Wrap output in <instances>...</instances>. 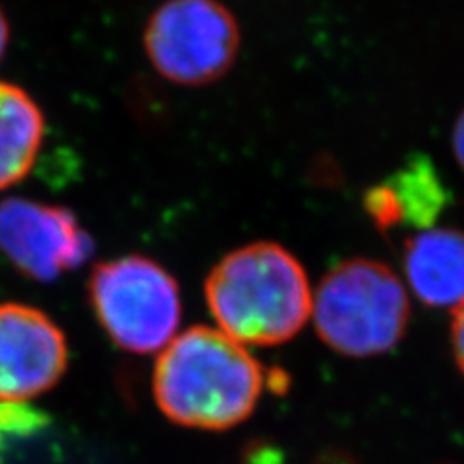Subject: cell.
I'll return each mask as SVG.
<instances>
[{
	"label": "cell",
	"mask_w": 464,
	"mask_h": 464,
	"mask_svg": "<svg viewBox=\"0 0 464 464\" xmlns=\"http://www.w3.org/2000/svg\"><path fill=\"white\" fill-rule=\"evenodd\" d=\"M90 302L109 339L132 354L163 351L182 317L177 281L145 256L99 264L90 279Z\"/></svg>",
	"instance_id": "cell-4"
},
{
	"label": "cell",
	"mask_w": 464,
	"mask_h": 464,
	"mask_svg": "<svg viewBox=\"0 0 464 464\" xmlns=\"http://www.w3.org/2000/svg\"><path fill=\"white\" fill-rule=\"evenodd\" d=\"M49 426L47 414L25 402H0V464H5L10 449L41 433Z\"/></svg>",
	"instance_id": "cell-11"
},
{
	"label": "cell",
	"mask_w": 464,
	"mask_h": 464,
	"mask_svg": "<svg viewBox=\"0 0 464 464\" xmlns=\"http://www.w3.org/2000/svg\"><path fill=\"white\" fill-rule=\"evenodd\" d=\"M383 186L395 206L399 227L428 230L449 203L445 184L431 159L422 153L412 155Z\"/></svg>",
	"instance_id": "cell-10"
},
{
	"label": "cell",
	"mask_w": 464,
	"mask_h": 464,
	"mask_svg": "<svg viewBox=\"0 0 464 464\" xmlns=\"http://www.w3.org/2000/svg\"><path fill=\"white\" fill-rule=\"evenodd\" d=\"M206 300L225 335L240 344L275 346L306 325L314 295L293 254L281 244L254 242L211 269Z\"/></svg>",
	"instance_id": "cell-2"
},
{
	"label": "cell",
	"mask_w": 464,
	"mask_h": 464,
	"mask_svg": "<svg viewBox=\"0 0 464 464\" xmlns=\"http://www.w3.org/2000/svg\"><path fill=\"white\" fill-rule=\"evenodd\" d=\"M314 325L331 351L351 358L391 353L411 322V300L393 269L382 261H341L319 283Z\"/></svg>",
	"instance_id": "cell-3"
},
{
	"label": "cell",
	"mask_w": 464,
	"mask_h": 464,
	"mask_svg": "<svg viewBox=\"0 0 464 464\" xmlns=\"http://www.w3.org/2000/svg\"><path fill=\"white\" fill-rule=\"evenodd\" d=\"M66 368V337L47 314L25 304H0V402L45 393Z\"/></svg>",
	"instance_id": "cell-7"
},
{
	"label": "cell",
	"mask_w": 464,
	"mask_h": 464,
	"mask_svg": "<svg viewBox=\"0 0 464 464\" xmlns=\"http://www.w3.org/2000/svg\"><path fill=\"white\" fill-rule=\"evenodd\" d=\"M240 45L238 20L221 0H165L143 27V51L153 70L182 87L225 78Z\"/></svg>",
	"instance_id": "cell-5"
},
{
	"label": "cell",
	"mask_w": 464,
	"mask_h": 464,
	"mask_svg": "<svg viewBox=\"0 0 464 464\" xmlns=\"http://www.w3.org/2000/svg\"><path fill=\"white\" fill-rule=\"evenodd\" d=\"M0 254L24 277L51 283L82 267L93 240L70 209L8 198L0 203Z\"/></svg>",
	"instance_id": "cell-6"
},
{
	"label": "cell",
	"mask_w": 464,
	"mask_h": 464,
	"mask_svg": "<svg viewBox=\"0 0 464 464\" xmlns=\"http://www.w3.org/2000/svg\"><path fill=\"white\" fill-rule=\"evenodd\" d=\"M266 389V370L221 329L174 337L153 372L155 402L170 422L223 431L248 420Z\"/></svg>",
	"instance_id": "cell-1"
},
{
	"label": "cell",
	"mask_w": 464,
	"mask_h": 464,
	"mask_svg": "<svg viewBox=\"0 0 464 464\" xmlns=\"http://www.w3.org/2000/svg\"><path fill=\"white\" fill-rule=\"evenodd\" d=\"M451 348L460 373L464 375V304L453 310L451 319Z\"/></svg>",
	"instance_id": "cell-12"
},
{
	"label": "cell",
	"mask_w": 464,
	"mask_h": 464,
	"mask_svg": "<svg viewBox=\"0 0 464 464\" xmlns=\"http://www.w3.org/2000/svg\"><path fill=\"white\" fill-rule=\"evenodd\" d=\"M45 141V114L24 87L0 82V190L32 172Z\"/></svg>",
	"instance_id": "cell-9"
},
{
	"label": "cell",
	"mask_w": 464,
	"mask_h": 464,
	"mask_svg": "<svg viewBox=\"0 0 464 464\" xmlns=\"http://www.w3.org/2000/svg\"><path fill=\"white\" fill-rule=\"evenodd\" d=\"M453 150H455L457 161L464 169V111L460 112L459 121L455 124V130H453Z\"/></svg>",
	"instance_id": "cell-13"
},
{
	"label": "cell",
	"mask_w": 464,
	"mask_h": 464,
	"mask_svg": "<svg viewBox=\"0 0 464 464\" xmlns=\"http://www.w3.org/2000/svg\"><path fill=\"white\" fill-rule=\"evenodd\" d=\"M404 277L430 308L457 310L464 304V232L420 230L406 242Z\"/></svg>",
	"instance_id": "cell-8"
},
{
	"label": "cell",
	"mask_w": 464,
	"mask_h": 464,
	"mask_svg": "<svg viewBox=\"0 0 464 464\" xmlns=\"http://www.w3.org/2000/svg\"><path fill=\"white\" fill-rule=\"evenodd\" d=\"M8 43H10V24H8L5 10L0 8V61H3L6 54Z\"/></svg>",
	"instance_id": "cell-14"
}]
</instances>
